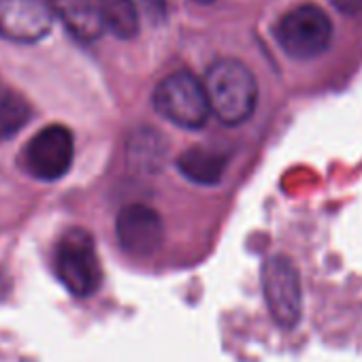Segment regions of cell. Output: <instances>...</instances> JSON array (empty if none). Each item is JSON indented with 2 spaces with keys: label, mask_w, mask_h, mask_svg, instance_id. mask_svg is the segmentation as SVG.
Here are the masks:
<instances>
[{
  "label": "cell",
  "mask_w": 362,
  "mask_h": 362,
  "mask_svg": "<svg viewBox=\"0 0 362 362\" xmlns=\"http://www.w3.org/2000/svg\"><path fill=\"white\" fill-rule=\"evenodd\" d=\"M119 247L130 256H151L164 241V224L158 211L147 205H126L115 220Z\"/></svg>",
  "instance_id": "obj_8"
},
{
  "label": "cell",
  "mask_w": 362,
  "mask_h": 362,
  "mask_svg": "<svg viewBox=\"0 0 362 362\" xmlns=\"http://www.w3.org/2000/svg\"><path fill=\"white\" fill-rule=\"evenodd\" d=\"M203 86L211 113L226 126H239L256 111L258 83L254 73L239 60L226 58L214 62Z\"/></svg>",
  "instance_id": "obj_1"
},
{
  "label": "cell",
  "mask_w": 362,
  "mask_h": 362,
  "mask_svg": "<svg viewBox=\"0 0 362 362\" xmlns=\"http://www.w3.org/2000/svg\"><path fill=\"white\" fill-rule=\"evenodd\" d=\"M141 5L147 13V18L153 24H160L166 16V0H141Z\"/></svg>",
  "instance_id": "obj_14"
},
{
  "label": "cell",
  "mask_w": 362,
  "mask_h": 362,
  "mask_svg": "<svg viewBox=\"0 0 362 362\" xmlns=\"http://www.w3.org/2000/svg\"><path fill=\"white\" fill-rule=\"evenodd\" d=\"M194 3H197V5H211L214 0H194Z\"/></svg>",
  "instance_id": "obj_17"
},
{
  "label": "cell",
  "mask_w": 362,
  "mask_h": 362,
  "mask_svg": "<svg viewBox=\"0 0 362 362\" xmlns=\"http://www.w3.org/2000/svg\"><path fill=\"white\" fill-rule=\"evenodd\" d=\"M75 158V139L73 132L62 124H52L41 128L22 149L20 164L22 168L39 181H58L62 179Z\"/></svg>",
  "instance_id": "obj_6"
},
{
  "label": "cell",
  "mask_w": 362,
  "mask_h": 362,
  "mask_svg": "<svg viewBox=\"0 0 362 362\" xmlns=\"http://www.w3.org/2000/svg\"><path fill=\"white\" fill-rule=\"evenodd\" d=\"M47 0H0V37L13 43H39L52 30Z\"/></svg>",
  "instance_id": "obj_7"
},
{
  "label": "cell",
  "mask_w": 362,
  "mask_h": 362,
  "mask_svg": "<svg viewBox=\"0 0 362 362\" xmlns=\"http://www.w3.org/2000/svg\"><path fill=\"white\" fill-rule=\"evenodd\" d=\"M330 3L345 16H358L362 11V0H330Z\"/></svg>",
  "instance_id": "obj_15"
},
{
  "label": "cell",
  "mask_w": 362,
  "mask_h": 362,
  "mask_svg": "<svg viewBox=\"0 0 362 362\" xmlns=\"http://www.w3.org/2000/svg\"><path fill=\"white\" fill-rule=\"evenodd\" d=\"M177 168L188 181L199 186H216L224 177L226 158L207 147H190L177 158Z\"/></svg>",
  "instance_id": "obj_10"
},
{
  "label": "cell",
  "mask_w": 362,
  "mask_h": 362,
  "mask_svg": "<svg viewBox=\"0 0 362 362\" xmlns=\"http://www.w3.org/2000/svg\"><path fill=\"white\" fill-rule=\"evenodd\" d=\"M54 269L60 284L73 296H92L103 281V267L92 237L81 230H69L56 245Z\"/></svg>",
  "instance_id": "obj_3"
},
{
  "label": "cell",
  "mask_w": 362,
  "mask_h": 362,
  "mask_svg": "<svg viewBox=\"0 0 362 362\" xmlns=\"http://www.w3.org/2000/svg\"><path fill=\"white\" fill-rule=\"evenodd\" d=\"M47 5L52 16H56L79 43H92L103 37L105 24L94 0H47Z\"/></svg>",
  "instance_id": "obj_9"
},
{
  "label": "cell",
  "mask_w": 362,
  "mask_h": 362,
  "mask_svg": "<svg viewBox=\"0 0 362 362\" xmlns=\"http://www.w3.org/2000/svg\"><path fill=\"white\" fill-rule=\"evenodd\" d=\"M105 28L117 39H134L139 35V9L134 0H96Z\"/></svg>",
  "instance_id": "obj_11"
},
{
  "label": "cell",
  "mask_w": 362,
  "mask_h": 362,
  "mask_svg": "<svg viewBox=\"0 0 362 362\" xmlns=\"http://www.w3.org/2000/svg\"><path fill=\"white\" fill-rule=\"evenodd\" d=\"M5 273L3 271H0V298H3V294H5Z\"/></svg>",
  "instance_id": "obj_16"
},
{
  "label": "cell",
  "mask_w": 362,
  "mask_h": 362,
  "mask_svg": "<svg viewBox=\"0 0 362 362\" xmlns=\"http://www.w3.org/2000/svg\"><path fill=\"white\" fill-rule=\"evenodd\" d=\"M279 47L294 60H311L326 52L332 39V24L326 11L305 3L290 9L275 24Z\"/></svg>",
  "instance_id": "obj_4"
},
{
  "label": "cell",
  "mask_w": 362,
  "mask_h": 362,
  "mask_svg": "<svg viewBox=\"0 0 362 362\" xmlns=\"http://www.w3.org/2000/svg\"><path fill=\"white\" fill-rule=\"evenodd\" d=\"M262 292L277 326L292 330L303 317V286L296 264L288 256H271L262 264Z\"/></svg>",
  "instance_id": "obj_5"
},
{
  "label": "cell",
  "mask_w": 362,
  "mask_h": 362,
  "mask_svg": "<svg viewBox=\"0 0 362 362\" xmlns=\"http://www.w3.org/2000/svg\"><path fill=\"white\" fill-rule=\"evenodd\" d=\"M166 156V143L164 136L151 128L136 130L128 141V160L136 168L158 170Z\"/></svg>",
  "instance_id": "obj_12"
},
{
  "label": "cell",
  "mask_w": 362,
  "mask_h": 362,
  "mask_svg": "<svg viewBox=\"0 0 362 362\" xmlns=\"http://www.w3.org/2000/svg\"><path fill=\"white\" fill-rule=\"evenodd\" d=\"M151 103L164 119L186 130L203 128L211 115L205 86L190 71H177L164 77L156 86Z\"/></svg>",
  "instance_id": "obj_2"
},
{
  "label": "cell",
  "mask_w": 362,
  "mask_h": 362,
  "mask_svg": "<svg viewBox=\"0 0 362 362\" xmlns=\"http://www.w3.org/2000/svg\"><path fill=\"white\" fill-rule=\"evenodd\" d=\"M33 117V107L16 90L0 88V141L16 136Z\"/></svg>",
  "instance_id": "obj_13"
}]
</instances>
